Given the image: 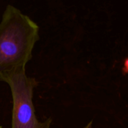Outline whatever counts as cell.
<instances>
[{
  "instance_id": "6da1fadb",
  "label": "cell",
  "mask_w": 128,
  "mask_h": 128,
  "mask_svg": "<svg viewBox=\"0 0 128 128\" xmlns=\"http://www.w3.org/2000/svg\"><path fill=\"white\" fill-rule=\"evenodd\" d=\"M38 25L12 5L6 6L0 22V76L25 67L40 39Z\"/></svg>"
},
{
  "instance_id": "7a4b0ae2",
  "label": "cell",
  "mask_w": 128,
  "mask_h": 128,
  "mask_svg": "<svg viewBox=\"0 0 128 128\" xmlns=\"http://www.w3.org/2000/svg\"><path fill=\"white\" fill-rule=\"evenodd\" d=\"M0 81L8 84L12 98L11 128H50L51 119L40 122L32 102L34 89L38 82L26 75L25 67L17 68L0 76Z\"/></svg>"
},
{
  "instance_id": "3957f363",
  "label": "cell",
  "mask_w": 128,
  "mask_h": 128,
  "mask_svg": "<svg viewBox=\"0 0 128 128\" xmlns=\"http://www.w3.org/2000/svg\"><path fill=\"white\" fill-rule=\"evenodd\" d=\"M91 124H92V122H90V123L89 124H88L87 126H86V127L84 128H91Z\"/></svg>"
},
{
  "instance_id": "277c9868",
  "label": "cell",
  "mask_w": 128,
  "mask_h": 128,
  "mask_svg": "<svg viewBox=\"0 0 128 128\" xmlns=\"http://www.w3.org/2000/svg\"><path fill=\"white\" fill-rule=\"evenodd\" d=\"M0 128H2V127H1V126H0Z\"/></svg>"
}]
</instances>
